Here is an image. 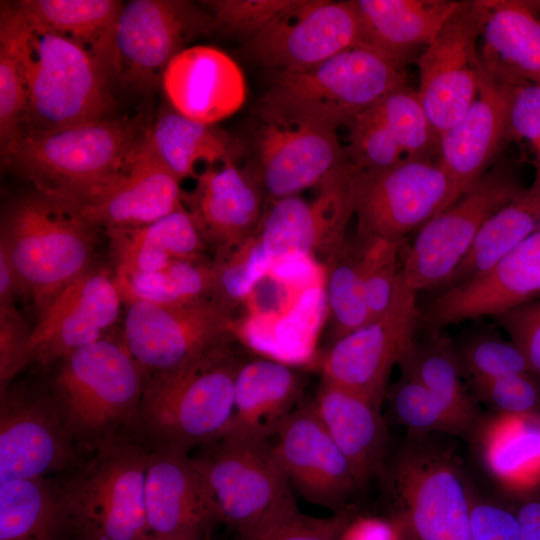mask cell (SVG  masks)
Wrapping results in <instances>:
<instances>
[{"mask_svg": "<svg viewBox=\"0 0 540 540\" xmlns=\"http://www.w3.org/2000/svg\"><path fill=\"white\" fill-rule=\"evenodd\" d=\"M0 28L13 42L24 77L19 134L111 118L110 78L84 48L26 18L12 2H1Z\"/></svg>", "mask_w": 540, "mask_h": 540, "instance_id": "cell-1", "label": "cell"}, {"mask_svg": "<svg viewBox=\"0 0 540 540\" xmlns=\"http://www.w3.org/2000/svg\"><path fill=\"white\" fill-rule=\"evenodd\" d=\"M145 129L136 119L110 118L22 132L1 151V160L35 190L81 208L115 181Z\"/></svg>", "mask_w": 540, "mask_h": 540, "instance_id": "cell-2", "label": "cell"}, {"mask_svg": "<svg viewBox=\"0 0 540 540\" xmlns=\"http://www.w3.org/2000/svg\"><path fill=\"white\" fill-rule=\"evenodd\" d=\"M0 228V249L38 314L91 268L99 228L66 200L35 189L22 194L5 207Z\"/></svg>", "mask_w": 540, "mask_h": 540, "instance_id": "cell-3", "label": "cell"}, {"mask_svg": "<svg viewBox=\"0 0 540 540\" xmlns=\"http://www.w3.org/2000/svg\"><path fill=\"white\" fill-rule=\"evenodd\" d=\"M230 343L173 369L147 374L137 422L155 447L189 452L227 434L235 377L243 362Z\"/></svg>", "mask_w": 540, "mask_h": 540, "instance_id": "cell-4", "label": "cell"}, {"mask_svg": "<svg viewBox=\"0 0 540 540\" xmlns=\"http://www.w3.org/2000/svg\"><path fill=\"white\" fill-rule=\"evenodd\" d=\"M403 85L405 67L355 45L308 68L279 70L260 109L337 129Z\"/></svg>", "mask_w": 540, "mask_h": 540, "instance_id": "cell-5", "label": "cell"}, {"mask_svg": "<svg viewBox=\"0 0 540 540\" xmlns=\"http://www.w3.org/2000/svg\"><path fill=\"white\" fill-rule=\"evenodd\" d=\"M59 485L73 540H146L145 483L151 451L114 435Z\"/></svg>", "mask_w": 540, "mask_h": 540, "instance_id": "cell-6", "label": "cell"}, {"mask_svg": "<svg viewBox=\"0 0 540 540\" xmlns=\"http://www.w3.org/2000/svg\"><path fill=\"white\" fill-rule=\"evenodd\" d=\"M60 362L51 396L76 441L94 445L137 421L147 373L124 342L104 337Z\"/></svg>", "mask_w": 540, "mask_h": 540, "instance_id": "cell-7", "label": "cell"}, {"mask_svg": "<svg viewBox=\"0 0 540 540\" xmlns=\"http://www.w3.org/2000/svg\"><path fill=\"white\" fill-rule=\"evenodd\" d=\"M381 477L403 540H471L472 496L446 448L414 432Z\"/></svg>", "mask_w": 540, "mask_h": 540, "instance_id": "cell-8", "label": "cell"}, {"mask_svg": "<svg viewBox=\"0 0 540 540\" xmlns=\"http://www.w3.org/2000/svg\"><path fill=\"white\" fill-rule=\"evenodd\" d=\"M351 187L356 235L399 244L459 198L439 159L406 160L374 171L355 168Z\"/></svg>", "mask_w": 540, "mask_h": 540, "instance_id": "cell-9", "label": "cell"}, {"mask_svg": "<svg viewBox=\"0 0 540 540\" xmlns=\"http://www.w3.org/2000/svg\"><path fill=\"white\" fill-rule=\"evenodd\" d=\"M524 186L510 167L489 169L452 205L416 235L401 265L404 284L413 292L443 287L471 249L485 222Z\"/></svg>", "mask_w": 540, "mask_h": 540, "instance_id": "cell-10", "label": "cell"}, {"mask_svg": "<svg viewBox=\"0 0 540 540\" xmlns=\"http://www.w3.org/2000/svg\"><path fill=\"white\" fill-rule=\"evenodd\" d=\"M222 521L241 535L278 507L294 502L293 489L267 439L227 434L193 457Z\"/></svg>", "mask_w": 540, "mask_h": 540, "instance_id": "cell-11", "label": "cell"}, {"mask_svg": "<svg viewBox=\"0 0 540 540\" xmlns=\"http://www.w3.org/2000/svg\"><path fill=\"white\" fill-rule=\"evenodd\" d=\"M127 304L124 343L147 374L178 367L236 338L234 307L215 297Z\"/></svg>", "mask_w": 540, "mask_h": 540, "instance_id": "cell-12", "label": "cell"}, {"mask_svg": "<svg viewBox=\"0 0 540 540\" xmlns=\"http://www.w3.org/2000/svg\"><path fill=\"white\" fill-rule=\"evenodd\" d=\"M212 28L213 17L189 1H129L116 26L115 78L138 92L154 91L186 43Z\"/></svg>", "mask_w": 540, "mask_h": 540, "instance_id": "cell-13", "label": "cell"}, {"mask_svg": "<svg viewBox=\"0 0 540 540\" xmlns=\"http://www.w3.org/2000/svg\"><path fill=\"white\" fill-rule=\"evenodd\" d=\"M416 294L402 279L385 314L334 340L318 362L322 380L355 391L381 406L390 373L420 326Z\"/></svg>", "mask_w": 540, "mask_h": 540, "instance_id": "cell-14", "label": "cell"}, {"mask_svg": "<svg viewBox=\"0 0 540 540\" xmlns=\"http://www.w3.org/2000/svg\"><path fill=\"white\" fill-rule=\"evenodd\" d=\"M354 171L350 161L333 170L310 201L292 195L272 202L255 233L272 260L303 254L326 265L342 249L354 214Z\"/></svg>", "mask_w": 540, "mask_h": 540, "instance_id": "cell-15", "label": "cell"}, {"mask_svg": "<svg viewBox=\"0 0 540 540\" xmlns=\"http://www.w3.org/2000/svg\"><path fill=\"white\" fill-rule=\"evenodd\" d=\"M253 171L262 192L272 201L319 185L349 161L336 128L260 109Z\"/></svg>", "mask_w": 540, "mask_h": 540, "instance_id": "cell-16", "label": "cell"}, {"mask_svg": "<svg viewBox=\"0 0 540 540\" xmlns=\"http://www.w3.org/2000/svg\"><path fill=\"white\" fill-rule=\"evenodd\" d=\"M479 28L471 1H459L417 59L419 99L439 137L477 96L481 65Z\"/></svg>", "mask_w": 540, "mask_h": 540, "instance_id": "cell-17", "label": "cell"}, {"mask_svg": "<svg viewBox=\"0 0 540 540\" xmlns=\"http://www.w3.org/2000/svg\"><path fill=\"white\" fill-rule=\"evenodd\" d=\"M75 443L51 394L1 392L0 484L63 471L75 459Z\"/></svg>", "mask_w": 540, "mask_h": 540, "instance_id": "cell-18", "label": "cell"}, {"mask_svg": "<svg viewBox=\"0 0 540 540\" xmlns=\"http://www.w3.org/2000/svg\"><path fill=\"white\" fill-rule=\"evenodd\" d=\"M122 297L109 274L89 268L63 288L39 313L30 330L23 367L61 361L75 350L104 338L120 312Z\"/></svg>", "mask_w": 540, "mask_h": 540, "instance_id": "cell-19", "label": "cell"}, {"mask_svg": "<svg viewBox=\"0 0 540 540\" xmlns=\"http://www.w3.org/2000/svg\"><path fill=\"white\" fill-rule=\"evenodd\" d=\"M275 436L273 450L292 489L311 504L334 513L344 511L363 485L323 426L312 401L300 403Z\"/></svg>", "mask_w": 540, "mask_h": 540, "instance_id": "cell-20", "label": "cell"}, {"mask_svg": "<svg viewBox=\"0 0 540 540\" xmlns=\"http://www.w3.org/2000/svg\"><path fill=\"white\" fill-rule=\"evenodd\" d=\"M540 298V228L480 276L444 289L424 309L428 332L502 312Z\"/></svg>", "mask_w": 540, "mask_h": 540, "instance_id": "cell-21", "label": "cell"}, {"mask_svg": "<svg viewBox=\"0 0 540 540\" xmlns=\"http://www.w3.org/2000/svg\"><path fill=\"white\" fill-rule=\"evenodd\" d=\"M357 39L358 23L351 0H299L251 37L245 50L260 64L300 70L355 46Z\"/></svg>", "mask_w": 540, "mask_h": 540, "instance_id": "cell-22", "label": "cell"}, {"mask_svg": "<svg viewBox=\"0 0 540 540\" xmlns=\"http://www.w3.org/2000/svg\"><path fill=\"white\" fill-rule=\"evenodd\" d=\"M149 535L156 540H210L222 521L209 485L189 452L154 447L145 483Z\"/></svg>", "mask_w": 540, "mask_h": 540, "instance_id": "cell-23", "label": "cell"}, {"mask_svg": "<svg viewBox=\"0 0 540 540\" xmlns=\"http://www.w3.org/2000/svg\"><path fill=\"white\" fill-rule=\"evenodd\" d=\"M511 83L512 79L481 63L475 100L461 119L440 136L438 159L458 197L489 170L506 142Z\"/></svg>", "mask_w": 540, "mask_h": 540, "instance_id": "cell-24", "label": "cell"}, {"mask_svg": "<svg viewBox=\"0 0 540 540\" xmlns=\"http://www.w3.org/2000/svg\"><path fill=\"white\" fill-rule=\"evenodd\" d=\"M262 194L253 172L227 161L220 168L207 165L193 191L184 192L183 205L218 258L256 233L263 216Z\"/></svg>", "mask_w": 540, "mask_h": 540, "instance_id": "cell-25", "label": "cell"}, {"mask_svg": "<svg viewBox=\"0 0 540 540\" xmlns=\"http://www.w3.org/2000/svg\"><path fill=\"white\" fill-rule=\"evenodd\" d=\"M161 87L174 110L205 124L231 116L246 99L240 67L212 46H191L177 54L164 71Z\"/></svg>", "mask_w": 540, "mask_h": 540, "instance_id": "cell-26", "label": "cell"}, {"mask_svg": "<svg viewBox=\"0 0 540 540\" xmlns=\"http://www.w3.org/2000/svg\"><path fill=\"white\" fill-rule=\"evenodd\" d=\"M180 183L143 152L137 141L115 181L79 209L91 224L105 232L146 226L183 206Z\"/></svg>", "mask_w": 540, "mask_h": 540, "instance_id": "cell-27", "label": "cell"}, {"mask_svg": "<svg viewBox=\"0 0 540 540\" xmlns=\"http://www.w3.org/2000/svg\"><path fill=\"white\" fill-rule=\"evenodd\" d=\"M358 23V46L405 67L431 43L456 9L452 0H351Z\"/></svg>", "mask_w": 540, "mask_h": 540, "instance_id": "cell-28", "label": "cell"}, {"mask_svg": "<svg viewBox=\"0 0 540 540\" xmlns=\"http://www.w3.org/2000/svg\"><path fill=\"white\" fill-rule=\"evenodd\" d=\"M481 63L510 79L540 84V2L472 0Z\"/></svg>", "mask_w": 540, "mask_h": 540, "instance_id": "cell-29", "label": "cell"}, {"mask_svg": "<svg viewBox=\"0 0 540 540\" xmlns=\"http://www.w3.org/2000/svg\"><path fill=\"white\" fill-rule=\"evenodd\" d=\"M312 404L362 485L381 477L388 441L381 406L355 391L323 380Z\"/></svg>", "mask_w": 540, "mask_h": 540, "instance_id": "cell-30", "label": "cell"}, {"mask_svg": "<svg viewBox=\"0 0 540 540\" xmlns=\"http://www.w3.org/2000/svg\"><path fill=\"white\" fill-rule=\"evenodd\" d=\"M326 314L328 317L325 285L312 286L280 314L246 313L235 322V337L264 358L291 367L305 365L316 357Z\"/></svg>", "mask_w": 540, "mask_h": 540, "instance_id": "cell-31", "label": "cell"}, {"mask_svg": "<svg viewBox=\"0 0 540 540\" xmlns=\"http://www.w3.org/2000/svg\"><path fill=\"white\" fill-rule=\"evenodd\" d=\"M301 392V378L291 366L267 358L243 361L235 377L227 434L269 440L299 406Z\"/></svg>", "mask_w": 540, "mask_h": 540, "instance_id": "cell-32", "label": "cell"}, {"mask_svg": "<svg viewBox=\"0 0 540 540\" xmlns=\"http://www.w3.org/2000/svg\"><path fill=\"white\" fill-rule=\"evenodd\" d=\"M482 459L515 500L540 491V413H497L479 421Z\"/></svg>", "mask_w": 540, "mask_h": 540, "instance_id": "cell-33", "label": "cell"}, {"mask_svg": "<svg viewBox=\"0 0 540 540\" xmlns=\"http://www.w3.org/2000/svg\"><path fill=\"white\" fill-rule=\"evenodd\" d=\"M138 147L180 181L196 179L199 161L207 165L236 162L243 152L240 140L227 131L187 118L174 109L160 113L141 134Z\"/></svg>", "mask_w": 540, "mask_h": 540, "instance_id": "cell-34", "label": "cell"}, {"mask_svg": "<svg viewBox=\"0 0 540 540\" xmlns=\"http://www.w3.org/2000/svg\"><path fill=\"white\" fill-rule=\"evenodd\" d=\"M15 8L31 21L75 42L116 74V26L124 3L118 0H20Z\"/></svg>", "mask_w": 540, "mask_h": 540, "instance_id": "cell-35", "label": "cell"}, {"mask_svg": "<svg viewBox=\"0 0 540 540\" xmlns=\"http://www.w3.org/2000/svg\"><path fill=\"white\" fill-rule=\"evenodd\" d=\"M116 273L150 272L175 260L200 259L205 241L183 206L146 226L106 231Z\"/></svg>", "mask_w": 540, "mask_h": 540, "instance_id": "cell-36", "label": "cell"}, {"mask_svg": "<svg viewBox=\"0 0 540 540\" xmlns=\"http://www.w3.org/2000/svg\"><path fill=\"white\" fill-rule=\"evenodd\" d=\"M72 538L59 485L48 478L0 484V540Z\"/></svg>", "mask_w": 540, "mask_h": 540, "instance_id": "cell-37", "label": "cell"}, {"mask_svg": "<svg viewBox=\"0 0 540 540\" xmlns=\"http://www.w3.org/2000/svg\"><path fill=\"white\" fill-rule=\"evenodd\" d=\"M540 228V171L529 186L495 212L479 231L466 257L443 290L474 279Z\"/></svg>", "mask_w": 540, "mask_h": 540, "instance_id": "cell-38", "label": "cell"}, {"mask_svg": "<svg viewBox=\"0 0 540 540\" xmlns=\"http://www.w3.org/2000/svg\"><path fill=\"white\" fill-rule=\"evenodd\" d=\"M401 377L416 382L442 402L475 431L480 419L475 402L463 383L453 341L443 330L415 338L401 356Z\"/></svg>", "mask_w": 540, "mask_h": 540, "instance_id": "cell-39", "label": "cell"}, {"mask_svg": "<svg viewBox=\"0 0 540 540\" xmlns=\"http://www.w3.org/2000/svg\"><path fill=\"white\" fill-rule=\"evenodd\" d=\"M122 300L175 305L213 297L215 267L201 259L175 260L150 272L115 274Z\"/></svg>", "mask_w": 540, "mask_h": 540, "instance_id": "cell-40", "label": "cell"}, {"mask_svg": "<svg viewBox=\"0 0 540 540\" xmlns=\"http://www.w3.org/2000/svg\"><path fill=\"white\" fill-rule=\"evenodd\" d=\"M325 292L333 341L371 321L361 269V243L355 237L325 265Z\"/></svg>", "mask_w": 540, "mask_h": 540, "instance_id": "cell-41", "label": "cell"}, {"mask_svg": "<svg viewBox=\"0 0 540 540\" xmlns=\"http://www.w3.org/2000/svg\"><path fill=\"white\" fill-rule=\"evenodd\" d=\"M369 108L383 121L409 160L438 159L440 137L416 90L400 86Z\"/></svg>", "mask_w": 540, "mask_h": 540, "instance_id": "cell-42", "label": "cell"}, {"mask_svg": "<svg viewBox=\"0 0 540 540\" xmlns=\"http://www.w3.org/2000/svg\"><path fill=\"white\" fill-rule=\"evenodd\" d=\"M453 344L463 378L468 383L533 373L519 348L493 329L470 332L458 344L454 341Z\"/></svg>", "mask_w": 540, "mask_h": 540, "instance_id": "cell-43", "label": "cell"}, {"mask_svg": "<svg viewBox=\"0 0 540 540\" xmlns=\"http://www.w3.org/2000/svg\"><path fill=\"white\" fill-rule=\"evenodd\" d=\"M395 418L415 433L466 435L473 430L422 385L403 377L390 393Z\"/></svg>", "mask_w": 540, "mask_h": 540, "instance_id": "cell-44", "label": "cell"}, {"mask_svg": "<svg viewBox=\"0 0 540 540\" xmlns=\"http://www.w3.org/2000/svg\"><path fill=\"white\" fill-rule=\"evenodd\" d=\"M356 238L361 243V269L371 320L385 314L402 283L398 263L402 244L376 237Z\"/></svg>", "mask_w": 540, "mask_h": 540, "instance_id": "cell-45", "label": "cell"}, {"mask_svg": "<svg viewBox=\"0 0 540 540\" xmlns=\"http://www.w3.org/2000/svg\"><path fill=\"white\" fill-rule=\"evenodd\" d=\"M352 517L344 510L331 516L316 517L302 513L296 502L276 508L239 540H338Z\"/></svg>", "mask_w": 540, "mask_h": 540, "instance_id": "cell-46", "label": "cell"}, {"mask_svg": "<svg viewBox=\"0 0 540 540\" xmlns=\"http://www.w3.org/2000/svg\"><path fill=\"white\" fill-rule=\"evenodd\" d=\"M273 260L256 234L214 262L213 297L235 307L268 273Z\"/></svg>", "mask_w": 540, "mask_h": 540, "instance_id": "cell-47", "label": "cell"}, {"mask_svg": "<svg viewBox=\"0 0 540 540\" xmlns=\"http://www.w3.org/2000/svg\"><path fill=\"white\" fill-rule=\"evenodd\" d=\"M346 126L348 145L345 151L356 170H382L409 160L389 129L370 108Z\"/></svg>", "mask_w": 540, "mask_h": 540, "instance_id": "cell-48", "label": "cell"}, {"mask_svg": "<svg viewBox=\"0 0 540 540\" xmlns=\"http://www.w3.org/2000/svg\"><path fill=\"white\" fill-rule=\"evenodd\" d=\"M513 141L534 171H540V84L512 79L506 142Z\"/></svg>", "mask_w": 540, "mask_h": 540, "instance_id": "cell-49", "label": "cell"}, {"mask_svg": "<svg viewBox=\"0 0 540 540\" xmlns=\"http://www.w3.org/2000/svg\"><path fill=\"white\" fill-rule=\"evenodd\" d=\"M26 106L23 72L13 42L0 28V148L19 134Z\"/></svg>", "mask_w": 540, "mask_h": 540, "instance_id": "cell-50", "label": "cell"}, {"mask_svg": "<svg viewBox=\"0 0 540 540\" xmlns=\"http://www.w3.org/2000/svg\"><path fill=\"white\" fill-rule=\"evenodd\" d=\"M298 2L299 0H212L204 3L213 11L215 27L251 38Z\"/></svg>", "mask_w": 540, "mask_h": 540, "instance_id": "cell-51", "label": "cell"}, {"mask_svg": "<svg viewBox=\"0 0 540 540\" xmlns=\"http://www.w3.org/2000/svg\"><path fill=\"white\" fill-rule=\"evenodd\" d=\"M478 399L497 413H540V379L533 373L470 382Z\"/></svg>", "mask_w": 540, "mask_h": 540, "instance_id": "cell-52", "label": "cell"}, {"mask_svg": "<svg viewBox=\"0 0 540 540\" xmlns=\"http://www.w3.org/2000/svg\"><path fill=\"white\" fill-rule=\"evenodd\" d=\"M492 319L508 335L540 379V298L502 312Z\"/></svg>", "mask_w": 540, "mask_h": 540, "instance_id": "cell-53", "label": "cell"}, {"mask_svg": "<svg viewBox=\"0 0 540 540\" xmlns=\"http://www.w3.org/2000/svg\"><path fill=\"white\" fill-rule=\"evenodd\" d=\"M30 331L11 306L0 307V387L4 391L12 378L23 369V355Z\"/></svg>", "mask_w": 540, "mask_h": 540, "instance_id": "cell-54", "label": "cell"}, {"mask_svg": "<svg viewBox=\"0 0 540 540\" xmlns=\"http://www.w3.org/2000/svg\"><path fill=\"white\" fill-rule=\"evenodd\" d=\"M471 540H522L514 507L472 498Z\"/></svg>", "mask_w": 540, "mask_h": 540, "instance_id": "cell-55", "label": "cell"}, {"mask_svg": "<svg viewBox=\"0 0 540 540\" xmlns=\"http://www.w3.org/2000/svg\"><path fill=\"white\" fill-rule=\"evenodd\" d=\"M267 274L297 291L325 285L326 281L325 265L314 257L303 254L273 260Z\"/></svg>", "mask_w": 540, "mask_h": 540, "instance_id": "cell-56", "label": "cell"}, {"mask_svg": "<svg viewBox=\"0 0 540 540\" xmlns=\"http://www.w3.org/2000/svg\"><path fill=\"white\" fill-rule=\"evenodd\" d=\"M338 540H403V536L394 521L359 516L349 520Z\"/></svg>", "mask_w": 540, "mask_h": 540, "instance_id": "cell-57", "label": "cell"}, {"mask_svg": "<svg viewBox=\"0 0 540 540\" xmlns=\"http://www.w3.org/2000/svg\"><path fill=\"white\" fill-rule=\"evenodd\" d=\"M522 540H540V491L516 500Z\"/></svg>", "mask_w": 540, "mask_h": 540, "instance_id": "cell-58", "label": "cell"}, {"mask_svg": "<svg viewBox=\"0 0 540 540\" xmlns=\"http://www.w3.org/2000/svg\"><path fill=\"white\" fill-rule=\"evenodd\" d=\"M22 293L14 267L6 253L0 249V307L13 305L14 298Z\"/></svg>", "mask_w": 540, "mask_h": 540, "instance_id": "cell-59", "label": "cell"}, {"mask_svg": "<svg viewBox=\"0 0 540 540\" xmlns=\"http://www.w3.org/2000/svg\"><path fill=\"white\" fill-rule=\"evenodd\" d=\"M146 540H156L153 537L149 536Z\"/></svg>", "mask_w": 540, "mask_h": 540, "instance_id": "cell-60", "label": "cell"}]
</instances>
